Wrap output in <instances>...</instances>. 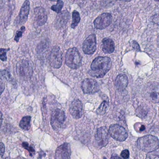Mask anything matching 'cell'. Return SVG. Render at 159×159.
I'll return each mask as SVG.
<instances>
[{
	"label": "cell",
	"instance_id": "6da1fadb",
	"mask_svg": "<svg viewBox=\"0 0 159 159\" xmlns=\"http://www.w3.org/2000/svg\"><path fill=\"white\" fill-rule=\"evenodd\" d=\"M111 67L112 61L110 58L98 57L92 61L88 73L92 77L102 78L110 70Z\"/></svg>",
	"mask_w": 159,
	"mask_h": 159
},
{
	"label": "cell",
	"instance_id": "7a4b0ae2",
	"mask_svg": "<svg viewBox=\"0 0 159 159\" xmlns=\"http://www.w3.org/2000/svg\"><path fill=\"white\" fill-rule=\"evenodd\" d=\"M137 146L142 151L149 153L158 149L159 140L153 135H145L138 139Z\"/></svg>",
	"mask_w": 159,
	"mask_h": 159
},
{
	"label": "cell",
	"instance_id": "3957f363",
	"mask_svg": "<svg viewBox=\"0 0 159 159\" xmlns=\"http://www.w3.org/2000/svg\"><path fill=\"white\" fill-rule=\"evenodd\" d=\"M144 97L148 102L154 103L159 102V83L151 82L144 87L143 90Z\"/></svg>",
	"mask_w": 159,
	"mask_h": 159
},
{
	"label": "cell",
	"instance_id": "277c9868",
	"mask_svg": "<svg viewBox=\"0 0 159 159\" xmlns=\"http://www.w3.org/2000/svg\"><path fill=\"white\" fill-rule=\"evenodd\" d=\"M65 64L72 69L79 68L82 64V57L76 48H70L65 55Z\"/></svg>",
	"mask_w": 159,
	"mask_h": 159
},
{
	"label": "cell",
	"instance_id": "5b68a950",
	"mask_svg": "<svg viewBox=\"0 0 159 159\" xmlns=\"http://www.w3.org/2000/svg\"><path fill=\"white\" fill-rule=\"evenodd\" d=\"M33 72L32 66L30 61L22 60L17 63L16 72L21 79L24 80L30 79Z\"/></svg>",
	"mask_w": 159,
	"mask_h": 159
},
{
	"label": "cell",
	"instance_id": "8992f818",
	"mask_svg": "<svg viewBox=\"0 0 159 159\" xmlns=\"http://www.w3.org/2000/svg\"><path fill=\"white\" fill-rule=\"evenodd\" d=\"M109 130L105 127H102L97 129L95 135L93 145L96 148H101L106 146L109 142Z\"/></svg>",
	"mask_w": 159,
	"mask_h": 159
},
{
	"label": "cell",
	"instance_id": "52a82bcc",
	"mask_svg": "<svg viewBox=\"0 0 159 159\" xmlns=\"http://www.w3.org/2000/svg\"><path fill=\"white\" fill-rule=\"evenodd\" d=\"M63 61V53L58 46L53 48L49 56V62L54 69H59L61 67Z\"/></svg>",
	"mask_w": 159,
	"mask_h": 159
},
{
	"label": "cell",
	"instance_id": "ba28073f",
	"mask_svg": "<svg viewBox=\"0 0 159 159\" xmlns=\"http://www.w3.org/2000/svg\"><path fill=\"white\" fill-rule=\"evenodd\" d=\"M64 111L60 109H57L52 112L50 120V124L55 130L60 129L63 126L65 120Z\"/></svg>",
	"mask_w": 159,
	"mask_h": 159
},
{
	"label": "cell",
	"instance_id": "9c48e42d",
	"mask_svg": "<svg viewBox=\"0 0 159 159\" xmlns=\"http://www.w3.org/2000/svg\"><path fill=\"white\" fill-rule=\"evenodd\" d=\"M109 132L111 137L119 142H124L128 137L126 130L118 124L111 125L109 128Z\"/></svg>",
	"mask_w": 159,
	"mask_h": 159
},
{
	"label": "cell",
	"instance_id": "30bf717a",
	"mask_svg": "<svg viewBox=\"0 0 159 159\" xmlns=\"http://www.w3.org/2000/svg\"><path fill=\"white\" fill-rule=\"evenodd\" d=\"M81 89L85 94H92L99 91L100 86L95 80L87 78L82 81Z\"/></svg>",
	"mask_w": 159,
	"mask_h": 159
},
{
	"label": "cell",
	"instance_id": "8fae6325",
	"mask_svg": "<svg viewBox=\"0 0 159 159\" xmlns=\"http://www.w3.org/2000/svg\"><path fill=\"white\" fill-rule=\"evenodd\" d=\"M112 16L109 13H105L100 15L94 20V27L98 30L105 29L111 24L112 21Z\"/></svg>",
	"mask_w": 159,
	"mask_h": 159
},
{
	"label": "cell",
	"instance_id": "7c38bea8",
	"mask_svg": "<svg viewBox=\"0 0 159 159\" xmlns=\"http://www.w3.org/2000/svg\"><path fill=\"white\" fill-rule=\"evenodd\" d=\"M82 49L84 53L87 55H92L97 49V41L95 34L89 35L83 44Z\"/></svg>",
	"mask_w": 159,
	"mask_h": 159
},
{
	"label": "cell",
	"instance_id": "4fadbf2b",
	"mask_svg": "<svg viewBox=\"0 0 159 159\" xmlns=\"http://www.w3.org/2000/svg\"><path fill=\"white\" fill-rule=\"evenodd\" d=\"M30 9V2L28 0H26L22 4L18 16L16 20V22L18 25H22L26 22L28 20Z\"/></svg>",
	"mask_w": 159,
	"mask_h": 159
},
{
	"label": "cell",
	"instance_id": "5bb4252c",
	"mask_svg": "<svg viewBox=\"0 0 159 159\" xmlns=\"http://www.w3.org/2000/svg\"><path fill=\"white\" fill-rule=\"evenodd\" d=\"M35 21L38 26H42L45 24L47 20L46 12L44 7H37L34 9Z\"/></svg>",
	"mask_w": 159,
	"mask_h": 159
},
{
	"label": "cell",
	"instance_id": "9a60e30c",
	"mask_svg": "<svg viewBox=\"0 0 159 159\" xmlns=\"http://www.w3.org/2000/svg\"><path fill=\"white\" fill-rule=\"evenodd\" d=\"M69 112L73 118L79 119L83 115V105L80 100H74L70 105Z\"/></svg>",
	"mask_w": 159,
	"mask_h": 159
},
{
	"label": "cell",
	"instance_id": "2e32d148",
	"mask_svg": "<svg viewBox=\"0 0 159 159\" xmlns=\"http://www.w3.org/2000/svg\"><path fill=\"white\" fill-rule=\"evenodd\" d=\"M71 148L68 143H64L57 148L55 153V159H70Z\"/></svg>",
	"mask_w": 159,
	"mask_h": 159
},
{
	"label": "cell",
	"instance_id": "e0dca14e",
	"mask_svg": "<svg viewBox=\"0 0 159 159\" xmlns=\"http://www.w3.org/2000/svg\"><path fill=\"white\" fill-rule=\"evenodd\" d=\"M70 13L64 10L58 14L55 20V26L58 30L62 29L66 26L70 19Z\"/></svg>",
	"mask_w": 159,
	"mask_h": 159
},
{
	"label": "cell",
	"instance_id": "ac0fdd59",
	"mask_svg": "<svg viewBox=\"0 0 159 159\" xmlns=\"http://www.w3.org/2000/svg\"><path fill=\"white\" fill-rule=\"evenodd\" d=\"M102 47L104 53L105 54H111L115 51V43L111 38H104L102 41Z\"/></svg>",
	"mask_w": 159,
	"mask_h": 159
},
{
	"label": "cell",
	"instance_id": "d6986e66",
	"mask_svg": "<svg viewBox=\"0 0 159 159\" xmlns=\"http://www.w3.org/2000/svg\"><path fill=\"white\" fill-rule=\"evenodd\" d=\"M129 83V80L127 75L120 74L118 75L115 81V85L118 89L123 91L126 89Z\"/></svg>",
	"mask_w": 159,
	"mask_h": 159
},
{
	"label": "cell",
	"instance_id": "ffe728a7",
	"mask_svg": "<svg viewBox=\"0 0 159 159\" xmlns=\"http://www.w3.org/2000/svg\"><path fill=\"white\" fill-rule=\"evenodd\" d=\"M31 120V118L30 116L23 117L20 122V127L24 130H29L30 128Z\"/></svg>",
	"mask_w": 159,
	"mask_h": 159
},
{
	"label": "cell",
	"instance_id": "44dd1931",
	"mask_svg": "<svg viewBox=\"0 0 159 159\" xmlns=\"http://www.w3.org/2000/svg\"><path fill=\"white\" fill-rule=\"evenodd\" d=\"M72 22L71 24V28L74 29L77 27L80 21V16L79 12L76 10H74L72 13Z\"/></svg>",
	"mask_w": 159,
	"mask_h": 159
},
{
	"label": "cell",
	"instance_id": "7402d4cb",
	"mask_svg": "<svg viewBox=\"0 0 159 159\" xmlns=\"http://www.w3.org/2000/svg\"><path fill=\"white\" fill-rule=\"evenodd\" d=\"M108 107H109V102L106 101H104L96 110V113L99 115H104L107 111Z\"/></svg>",
	"mask_w": 159,
	"mask_h": 159
},
{
	"label": "cell",
	"instance_id": "603a6c76",
	"mask_svg": "<svg viewBox=\"0 0 159 159\" xmlns=\"http://www.w3.org/2000/svg\"><path fill=\"white\" fill-rule=\"evenodd\" d=\"M63 6V2L62 0H58L57 1V3L56 5L51 6V9L58 14H59L61 12V10Z\"/></svg>",
	"mask_w": 159,
	"mask_h": 159
},
{
	"label": "cell",
	"instance_id": "cb8c5ba5",
	"mask_svg": "<svg viewBox=\"0 0 159 159\" xmlns=\"http://www.w3.org/2000/svg\"><path fill=\"white\" fill-rule=\"evenodd\" d=\"M147 110L145 107L143 106H140L136 110V114L139 117H143L145 116L147 113Z\"/></svg>",
	"mask_w": 159,
	"mask_h": 159
},
{
	"label": "cell",
	"instance_id": "d4e9b609",
	"mask_svg": "<svg viewBox=\"0 0 159 159\" xmlns=\"http://www.w3.org/2000/svg\"><path fill=\"white\" fill-rule=\"evenodd\" d=\"M1 78L6 80L7 81H10L11 83H13L14 80L12 79V76L10 75V73L7 71L2 70L1 74Z\"/></svg>",
	"mask_w": 159,
	"mask_h": 159
},
{
	"label": "cell",
	"instance_id": "484cf974",
	"mask_svg": "<svg viewBox=\"0 0 159 159\" xmlns=\"http://www.w3.org/2000/svg\"><path fill=\"white\" fill-rule=\"evenodd\" d=\"M25 27H24V26H22V27H21V28L19 30H18L16 32L14 40H15V41L17 43L19 42L20 38L21 37L22 34H23V32L25 31Z\"/></svg>",
	"mask_w": 159,
	"mask_h": 159
},
{
	"label": "cell",
	"instance_id": "4316f807",
	"mask_svg": "<svg viewBox=\"0 0 159 159\" xmlns=\"http://www.w3.org/2000/svg\"><path fill=\"white\" fill-rule=\"evenodd\" d=\"M146 159H159V151H152L147 155Z\"/></svg>",
	"mask_w": 159,
	"mask_h": 159
},
{
	"label": "cell",
	"instance_id": "83f0119b",
	"mask_svg": "<svg viewBox=\"0 0 159 159\" xmlns=\"http://www.w3.org/2000/svg\"><path fill=\"white\" fill-rule=\"evenodd\" d=\"M22 146L25 149H27V150L29 151L31 157H32L33 155L35 153L34 149L32 147L29 146V144L27 143H22Z\"/></svg>",
	"mask_w": 159,
	"mask_h": 159
},
{
	"label": "cell",
	"instance_id": "f1b7e54d",
	"mask_svg": "<svg viewBox=\"0 0 159 159\" xmlns=\"http://www.w3.org/2000/svg\"><path fill=\"white\" fill-rule=\"evenodd\" d=\"M9 50V49H5L1 48V60L3 61H6L7 60V52Z\"/></svg>",
	"mask_w": 159,
	"mask_h": 159
},
{
	"label": "cell",
	"instance_id": "f546056e",
	"mask_svg": "<svg viewBox=\"0 0 159 159\" xmlns=\"http://www.w3.org/2000/svg\"><path fill=\"white\" fill-rule=\"evenodd\" d=\"M129 151L127 149L122 151L121 153V156L123 159H129Z\"/></svg>",
	"mask_w": 159,
	"mask_h": 159
},
{
	"label": "cell",
	"instance_id": "4dcf8cb0",
	"mask_svg": "<svg viewBox=\"0 0 159 159\" xmlns=\"http://www.w3.org/2000/svg\"><path fill=\"white\" fill-rule=\"evenodd\" d=\"M0 148H1V156L2 157L4 154L5 150L4 145L2 142L0 143Z\"/></svg>",
	"mask_w": 159,
	"mask_h": 159
},
{
	"label": "cell",
	"instance_id": "1f68e13d",
	"mask_svg": "<svg viewBox=\"0 0 159 159\" xmlns=\"http://www.w3.org/2000/svg\"><path fill=\"white\" fill-rule=\"evenodd\" d=\"M132 45L133 48H135L136 50H140V47H139V44L137 42H135V41H133L132 42Z\"/></svg>",
	"mask_w": 159,
	"mask_h": 159
},
{
	"label": "cell",
	"instance_id": "d6a6232c",
	"mask_svg": "<svg viewBox=\"0 0 159 159\" xmlns=\"http://www.w3.org/2000/svg\"><path fill=\"white\" fill-rule=\"evenodd\" d=\"M4 89V84L3 82L2 79V78H1V94H2V93L3 92V91Z\"/></svg>",
	"mask_w": 159,
	"mask_h": 159
},
{
	"label": "cell",
	"instance_id": "836d02e7",
	"mask_svg": "<svg viewBox=\"0 0 159 159\" xmlns=\"http://www.w3.org/2000/svg\"><path fill=\"white\" fill-rule=\"evenodd\" d=\"M111 159H122L120 158L118 156H117V155H115V154H114V155H112V157H111Z\"/></svg>",
	"mask_w": 159,
	"mask_h": 159
},
{
	"label": "cell",
	"instance_id": "e575fe53",
	"mask_svg": "<svg viewBox=\"0 0 159 159\" xmlns=\"http://www.w3.org/2000/svg\"><path fill=\"white\" fill-rule=\"evenodd\" d=\"M157 44L158 47L159 48V34L158 36L157 39Z\"/></svg>",
	"mask_w": 159,
	"mask_h": 159
},
{
	"label": "cell",
	"instance_id": "d590c367",
	"mask_svg": "<svg viewBox=\"0 0 159 159\" xmlns=\"http://www.w3.org/2000/svg\"><path fill=\"white\" fill-rule=\"evenodd\" d=\"M123 1H125V2H130V1H131V0H123Z\"/></svg>",
	"mask_w": 159,
	"mask_h": 159
},
{
	"label": "cell",
	"instance_id": "8d00e7d4",
	"mask_svg": "<svg viewBox=\"0 0 159 159\" xmlns=\"http://www.w3.org/2000/svg\"><path fill=\"white\" fill-rule=\"evenodd\" d=\"M50 1H53V2H56V1H58V0H49Z\"/></svg>",
	"mask_w": 159,
	"mask_h": 159
},
{
	"label": "cell",
	"instance_id": "74e56055",
	"mask_svg": "<svg viewBox=\"0 0 159 159\" xmlns=\"http://www.w3.org/2000/svg\"><path fill=\"white\" fill-rule=\"evenodd\" d=\"M155 1H156V2H159V0H155Z\"/></svg>",
	"mask_w": 159,
	"mask_h": 159
},
{
	"label": "cell",
	"instance_id": "f35d334b",
	"mask_svg": "<svg viewBox=\"0 0 159 159\" xmlns=\"http://www.w3.org/2000/svg\"><path fill=\"white\" fill-rule=\"evenodd\" d=\"M104 159H106V158H104Z\"/></svg>",
	"mask_w": 159,
	"mask_h": 159
},
{
	"label": "cell",
	"instance_id": "ab89813d",
	"mask_svg": "<svg viewBox=\"0 0 159 159\" xmlns=\"http://www.w3.org/2000/svg\"></svg>",
	"mask_w": 159,
	"mask_h": 159
}]
</instances>
